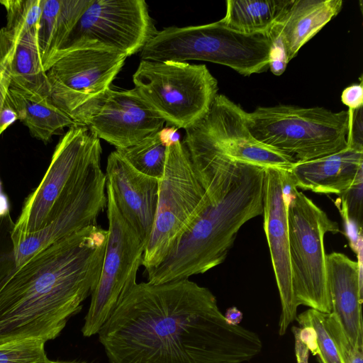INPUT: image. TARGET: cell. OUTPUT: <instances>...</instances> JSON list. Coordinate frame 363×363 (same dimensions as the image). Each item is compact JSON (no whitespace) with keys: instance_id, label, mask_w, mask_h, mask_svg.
<instances>
[{"instance_id":"obj_2","label":"cell","mask_w":363,"mask_h":363,"mask_svg":"<svg viewBox=\"0 0 363 363\" xmlns=\"http://www.w3.org/2000/svg\"><path fill=\"white\" fill-rule=\"evenodd\" d=\"M9 211L0 215V343L56 338L91 296L108 231L97 225L52 243L24 264L15 262Z\"/></svg>"},{"instance_id":"obj_6","label":"cell","mask_w":363,"mask_h":363,"mask_svg":"<svg viewBox=\"0 0 363 363\" xmlns=\"http://www.w3.org/2000/svg\"><path fill=\"white\" fill-rule=\"evenodd\" d=\"M101 155L100 139L91 130L84 125L68 128L56 145L42 181L25 199L11 237L49 225L79 195Z\"/></svg>"},{"instance_id":"obj_22","label":"cell","mask_w":363,"mask_h":363,"mask_svg":"<svg viewBox=\"0 0 363 363\" xmlns=\"http://www.w3.org/2000/svg\"><path fill=\"white\" fill-rule=\"evenodd\" d=\"M6 96L18 120L28 128L32 137L44 143H48L60 130L79 125L55 106L48 96L11 82Z\"/></svg>"},{"instance_id":"obj_19","label":"cell","mask_w":363,"mask_h":363,"mask_svg":"<svg viewBox=\"0 0 363 363\" xmlns=\"http://www.w3.org/2000/svg\"><path fill=\"white\" fill-rule=\"evenodd\" d=\"M363 168V150L345 149L317 159L296 162L288 171L296 189L319 194H341Z\"/></svg>"},{"instance_id":"obj_18","label":"cell","mask_w":363,"mask_h":363,"mask_svg":"<svg viewBox=\"0 0 363 363\" xmlns=\"http://www.w3.org/2000/svg\"><path fill=\"white\" fill-rule=\"evenodd\" d=\"M362 251V244L357 262L340 252L326 255V271L332 313L352 345L363 350Z\"/></svg>"},{"instance_id":"obj_5","label":"cell","mask_w":363,"mask_h":363,"mask_svg":"<svg viewBox=\"0 0 363 363\" xmlns=\"http://www.w3.org/2000/svg\"><path fill=\"white\" fill-rule=\"evenodd\" d=\"M247 126L260 143L305 162L347 147L349 111L291 105L257 107L245 111Z\"/></svg>"},{"instance_id":"obj_26","label":"cell","mask_w":363,"mask_h":363,"mask_svg":"<svg viewBox=\"0 0 363 363\" xmlns=\"http://www.w3.org/2000/svg\"><path fill=\"white\" fill-rule=\"evenodd\" d=\"M45 342L38 339L0 343V363H46Z\"/></svg>"},{"instance_id":"obj_13","label":"cell","mask_w":363,"mask_h":363,"mask_svg":"<svg viewBox=\"0 0 363 363\" xmlns=\"http://www.w3.org/2000/svg\"><path fill=\"white\" fill-rule=\"evenodd\" d=\"M185 130L235 160L284 171L296 163L256 140L247 126L245 111L223 94H217L205 117Z\"/></svg>"},{"instance_id":"obj_21","label":"cell","mask_w":363,"mask_h":363,"mask_svg":"<svg viewBox=\"0 0 363 363\" xmlns=\"http://www.w3.org/2000/svg\"><path fill=\"white\" fill-rule=\"evenodd\" d=\"M342 0H292L272 28L281 37L289 62L342 7Z\"/></svg>"},{"instance_id":"obj_30","label":"cell","mask_w":363,"mask_h":363,"mask_svg":"<svg viewBox=\"0 0 363 363\" xmlns=\"http://www.w3.org/2000/svg\"><path fill=\"white\" fill-rule=\"evenodd\" d=\"M267 35L271 41L269 68L274 75L279 76L284 73L289 62L285 45L281 37L273 28L270 30Z\"/></svg>"},{"instance_id":"obj_32","label":"cell","mask_w":363,"mask_h":363,"mask_svg":"<svg viewBox=\"0 0 363 363\" xmlns=\"http://www.w3.org/2000/svg\"><path fill=\"white\" fill-rule=\"evenodd\" d=\"M294 337L307 348L313 355H318L319 347L315 329L310 325H300V328L294 327Z\"/></svg>"},{"instance_id":"obj_23","label":"cell","mask_w":363,"mask_h":363,"mask_svg":"<svg viewBox=\"0 0 363 363\" xmlns=\"http://www.w3.org/2000/svg\"><path fill=\"white\" fill-rule=\"evenodd\" d=\"M92 0H43L38 39L47 72L72 28Z\"/></svg>"},{"instance_id":"obj_3","label":"cell","mask_w":363,"mask_h":363,"mask_svg":"<svg viewBox=\"0 0 363 363\" xmlns=\"http://www.w3.org/2000/svg\"><path fill=\"white\" fill-rule=\"evenodd\" d=\"M265 169L211 149L199 179L208 203L174 250L146 271L147 282L186 279L222 264L240 228L263 214Z\"/></svg>"},{"instance_id":"obj_37","label":"cell","mask_w":363,"mask_h":363,"mask_svg":"<svg viewBox=\"0 0 363 363\" xmlns=\"http://www.w3.org/2000/svg\"><path fill=\"white\" fill-rule=\"evenodd\" d=\"M46 363H87V362H77V361H72V362L51 361V360L48 359Z\"/></svg>"},{"instance_id":"obj_20","label":"cell","mask_w":363,"mask_h":363,"mask_svg":"<svg viewBox=\"0 0 363 363\" xmlns=\"http://www.w3.org/2000/svg\"><path fill=\"white\" fill-rule=\"evenodd\" d=\"M38 33V26L4 27L0 45L11 52V82L49 97L50 85L42 65Z\"/></svg>"},{"instance_id":"obj_27","label":"cell","mask_w":363,"mask_h":363,"mask_svg":"<svg viewBox=\"0 0 363 363\" xmlns=\"http://www.w3.org/2000/svg\"><path fill=\"white\" fill-rule=\"evenodd\" d=\"M300 325L308 324L316 332L320 363H340L335 343L325 325V313L309 308L296 316Z\"/></svg>"},{"instance_id":"obj_15","label":"cell","mask_w":363,"mask_h":363,"mask_svg":"<svg viewBox=\"0 0 363 363\" xmlns=\"http://www.w3.org/2000/svg\"><path fill=\"white\" fill-rule=\"evenodd\" d=\"M284 170L267 168L264 180V230L279 294L281 313L279 334L286 333L296 319L295 303L289 255Z\"/></svg>"},{"instance_id":"obj_34","label":"cell","mask_w":363,"mask_h":363,"mask_svg":"<svg viewBox=\"0 0 363 363\" xmlns=\"http://www.w3.org/2000/svg\"><path fill=\"white\" fill-rule=\"evenodd\" d=\"M10 82V77L5 72H0V112L6 99ZM8 211H9L8 201L6 196L1 193L0 187V215Z\"/></svg>"},{"instance_id":"obj_1","label":"cell","mask_w":363,"mask_h":363,"mask_svg":"<svg viewBox=\"0 0 363 363\" xmlns=\"http://www.w3.org/2000/svg\"><path fill=\"white\" fill-rule=\"evenodd\" d=\"M97 334L109 363H245L262 348L189 279L136 283Z\"/></svg>"},{"instance_id":"obj_28","label":"cell","mask_w":363,"mask_h":363,"mask_svg":"<svg viewBox=\"0 0 363 363\" xmlns=\"http://www.w3.org/2000/svg\"><path fill=\"white\" fill-rule=\"evenodd\" d=\"M325 325L335 343L340 363H363V350L352 345L333 313H325Z\"/></svg>"},{"instance_id":"obj_10","label":"cell","mask_w":363,"mask_h":363,"mask_svg":"<svg viewBox=\"0 0 363 363\" xmlns=\"http://www.w3.org/2000/svg\"><path fill=\"white\" fill-rule=\"evenodd\" d=\"M144 0H92L57 52L84 49L106 50L126 57L141 51L157 33Z\"/></svg>"},{"instance_id":"obj_9","label":"cell","mask_w":363,"mask_h":363,"mask_svg":"<svg viewBox=\"0 0 363 363\" xmlns=\"http://www.w3.org/2000/svg\"><path fill=\"white\" fill-rule=\"evenodd\" d=\"M158 182L154 225L142 259L146 271L158 266L174 250L208 203L180 140L168 146L164 170Z\"/></svg>"},{"instance_id":"obj_25","label":"cell","mask_w":363,"mask_h":363,"mask_svg":"<svg viewBox=\"0 0 363 363\" xmlns=\"http://www.w3.org/2000/svg\"><path fill=\"white\" fill-rule=\"evenodd\" d=\"M168 146L158 131L135 145L116 151L137 171L160 179L164 170Z\"/></svg>"},{"instance_id":"obj_4","label":"cell","mask_w":363,"mask_h":363,"mask_svg":"<svg viewBox=\"0 0 363 363\" xmlns=\"http://www.w3.org/2000/svg\"><path fill=\"white\" fill-rule=\"evenodd\" d=\"M270 45L267 35L242 33L219 20L158 30L143 48L140 57L152 61H206L250 76L269 69Z\"/></svg>"},{"instance_id":"obj_29","label":"cell","mask_w":363,"mask_h":363,"mask_svg":"<svg viewBox=\"0 0 363 363\" xmlns=\"http://www.w3.org/2000/svg\"><path fill=\"white\" fill-rule=\"evenodd\" d=\"M362 169L363 168L359 170L350 186L345 192L340 194L339 197L346 206L348 219L354 223L360 231H362L363 223Z\"/></svg>"},{"instance_id":"obj_24","label":"cell","mask_w":363,"mask_h":363,"mask_svg":"<svg viewBox=\"0 0 363 363\" xmlns=\"http://www.w3.org/2000/svg\"><path fill=\"white\" fill-rule=\"evenodd\" d=\"M292 0H228L225 16L229 28L248 34L267 35Z\"/></svg>"},{"instance_id":"obj_11","label":"cell","mask_w":363,"mask_h":363,"mask_svg":"<svg viewBox=\"0 0 363 363\" xmlns=\"http://www.w3.org/2000/svg\"><path fill=\"white\" fill-rule=\"evenodd\" d=\"M108 237L98 284L91 296L82 333L96 335L133 287L145 244L118 210L106 186Z\"/></svg>"},{"instance_id":"obj_33","label":"cell","mask_w":363,"mask_h":363,"mask_svg":"<svg viewBox=\"0 0 363 363\" xmlns=\"http://www.w3.org/2000/svg\"><path fill=\"white\" fill-rule=\"evenodd\" d=\"M342 102L348 107V111H354L363 105L362 79L359 83L353 84L344 89L341 94Z\"/></svg>"},{"instance_id":"obj_12","label":"cell","mask_w":363,"mask_h":363,"mask_svg":"<svg viewBox=\"0 0 363 363\" xmlns=\"http://www.w3.org/2000/svg\"><path fill=\"white\" fill-rule=\"evenodd\" d=\"M69 117L99 139L123 149L163 128L165 121L135 89L110 88L74 111Z\"/></svg>"},{"instance_id":"obj_31","label":"cell","mask_w":363,"mask_h":363,"mask_svg":"<svg viewBox=\"0 0 363 363\" xmlns=\"http://www.w3.org/2000/svg\"><path fill=\"white\" fill-rule=\"evenodd\" d=\"M349 111L347 146L363 150V106Z\"/></svg>"},{"instance_id":"obj_16","label":"cell","mask_w":363,"mask_h":363,"mask_svg":"<svg viewBox=\"0 0 363 363\" xmlns=\"http://www.w3.org/2000/svg\"><path fill=\"white\" fill-rule=\"evenodd\" d=\"M106 177L101 160L93 165L79 195L44 229L12 238L13 255L20 266L52 243L88 226L96 225L107 207Z\"/></svg>"},{"instance_id":"obj_8","label":"cell","mask_w":363,"mask_h":363,"mask_svg":"<svg viewBox=\"0 0 363 363\" xmlns=\"http://www.w3.org/2000/svg\"><path fill=\"white\" fill-rule=\"evenodd\" d=\"M134 89L165 123L186 130L208 112L218 81L206 65L142 60L133 76Z\"/></svg>"},{"instance_id":"obj_7","label":"cell","mask_w":363,"mask_h":363,"mask_svg":"<svg viewBox=\"0 0 363 363\" xmlns=\"http://www.w3.org/2000/svg\"><path fill=\"white\" fill-rule=\"evenodd\" d=\"M291 280L295 303L332 312L327 281L326 233L340 232L337 222L291 182L284 172Z\"/></svg>"},{"instance_id":"obj_35","label":"cell","mask_w":363,"mask_h":363,"mask_svg":"<svg viewBox=\"0 0 363 363\" xmlns=\"http://www.w3.org/2000/svg\"><path fill=\"white\" fill-rule=\"evenodd\" d=\"M16 120H18L17 113L6 96L0 112V135Z\"/></svg>"},{"instance_id":"obj_17","label":"cell","mask_w":363,"mask_h":363,"mask_svg":"<svg viewBox=\"0 0 363 363\" xmlns=\"http://www.w3.org/2000/svg\"><path fill=\"white\" fill-rule=\"evenodd\" d=\"M105 174L118 210L145 246L157 211L158 179L137 171L116 151L108 157Z\"/></svg>"},{"instance_id":"obj_14","label":"cell","mask_w":363,"mask_h":363,"mask_svg":"<svg viewBox=\"0 0 363 363\" xmlns=\"http://www.w3.org/2000/svg\"><path fill=\"white\" fill-rule=\"evenodd\" d=\"M123 54L91 49L68 52L46 72L50 101L68 116L111 84L124 65Z\"/></svg>"},{"instance_id":"obj_36","label":"cell","mask_w":363,"mask_h":363,"mask_svg":"<svg viewBox=\"0 0 363 363\" xmlns=\"http://www.w3.org/2000/svg\"><path fill=\"white\" fill-rule=\"evenodd\" d=\"M223 315L226 323L233 326L239 325L242 319V312L235 306L229 308Z\"/></svg>"}]
</instances>
